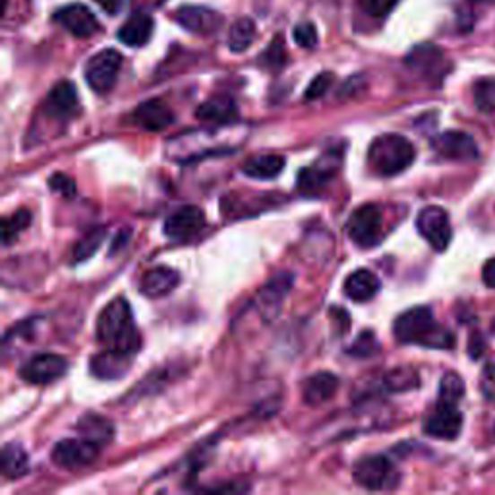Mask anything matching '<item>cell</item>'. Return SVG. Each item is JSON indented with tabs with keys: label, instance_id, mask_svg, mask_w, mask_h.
<instances>
[{
	"label": "cell",
	"instance_id": "42",
	"mask_svg": "<svg viewBox=\"0 0 495 495\" xmlns=\"http://www.w3.org/2000/svg\"><path fill=\"white\" fill-rule=\"evenodd\" d=\"M482 279H484L486 287L495 289V257H491L490 262L484 265V271H482Z\"/></svg>",
	"mask_w": 495,
	"mask_h": 495
},
{
	"label": "cell",
	"instance_id": "35",
	"mask_svg": "<svg viewBox=\"0 0 495 495\" xmlns=\"http://www.w3.org/2000/svg\"><path fill=\"white\" fill-rule=\"evenodd\" d=\"M284 62H287V51H284L282 37L279 35L262 55V65L269 70H281L284 66Z\"/></svg>",
	"mask_w": 495,
	"mask_h": 495
},
{
	"label": "cell",
	"instance_id": "1",
	"mask_svg": "<svg viewBox=\"0 0 495 495\" xmlns=\"http://www.w3.org/2000/svg\"><path fill=\"white\" fill-rule=\"evenodd\" d=\"M97 341L105 344L107 349L124 351L135 354L140 351V333L135 331L132 308L126 299H115L109 302L105 309L97 317V329H95Z\"/></svg>",
	"mask_w": 495,
	"mask_h": 495
},
{
	"label": "cell",
	"instance_id": "2",
	"mask_svg": "<svg viewBox=\"0 0 495 495\" xmlns=\"http://www.w3.org/2000/svg\"><path fill=\"white\" fill-rule=\"evenodd\" d=\"M393 333L399 343L420 344L426 349H453V333L439 326L430 308H412L395 319Z\"/></svg>",
	"mask_w": 495,
	"mask_h": 495
},
{
	"label": "cell",
	"instance_id": "10",
	"mask_svg": "<svg viewBox=\"0 0 495 495\" xmlns=\"http://www.w3.org/2000/svg\"><path fill=\"white\" fill-rule=\"evenodd\" d=\"M204 229L205 215L195 205H184L165 221L167 239L175 242H190L195 237H200Z\"/></svg>",
	"mask_w": 495,
	"mask_h": 495
},
{
	"label": "cell",
	"instance_id": "36",
	"mask_svg": "<svg viewBox=\"0 0 495 495\" xmlns=\"http://www.w3.org/2000/svg\"><path fill=\"white\" fill-rule=\"evenodd\" d=\"M378 351H379V343H378L374 333L364 331V333H360V337H358L356 343L349 349V354L358 356V358H369V356H374Z\"/></svg>",
	"mask_w": 495,
	"mask_h": 495
},
{
	"label": "cell",
	"instance_id": "43",
	"mask_svg": "<svg viewBox=\"0 0 495 495\" xmlns=\"http://www.w3.org/2000/svg\"><path fill=\"white\" fill-rule=\"evenodd\" d=\"M95 3L101 6L107 14H118L120 8L124 6V0H95Z\"/></svg>",
	"mask_w": 495,
	"mask_h": 495
},
{
	"label": "cell",
	"instance_id": "39",
	"mask_svg": "<svg viewBox=\"0 0 495 495\" xmlns=\"http://www.w3.org/2000/svg\"><path fill=\"white\" fill-rule=\"evenodd\" d=\"M48 188L60 194L62 197H68V200L76 195V184H74V180L70 177L60 175V172H56V175L48 178Z\"/></svg>",
	"mask_w": 495,
	"mask_h": 495
},
{
	"label": "cell",
	"instance_id": "38",
	"mask_svg": "<svg viewBox=\"0 0 495 495\" xmlns=\"http://www.w3.org/2000/svg\"><path fill=\"white\" fill-rule=\"evenodd\" d=\"M292 35H294V41L299 43L302 48H314L317 45V30L314 23H309V22L299 23V26L294 28Z\"/></svg>",
	"mask_w": 495,
	"mask_h": 495
},
{
	"label": "cell",
	"instance_id": "9",
	"mask_svg": "<svg viewBox=\"0 0 495 495\" xmlns=\"http://www.w3.org/2000/svg\"><path fill=\"white\" fill-rule=\"evenodd\" d=\"M68 371V360L58 354H35L20 368V378L31 386H48Z\"/></svg>",
	"mask_w": 495,
	"mask_h": 495
},
{
	"label": "cell",
	"instance_id": "24",
	"mask_svg": "<svg viewBox=\"0 0 495 495\" xmlns=\"http://www.w3.org/2000/svg\"><path fill=\"white\" fill-rule=\"evenodd\" d=\"M153 33V20L150 14H143V12H135L124 26L118 30V39L120 43L128 47H142L152 39Z\"/></svg>",
	"mask_w": 495,
	"mask_h": 495
},
{
	"label": "cell",
	"instance_id": "8",
	"mask_svg": "<svg viewBox=\"0 0 495 495\" xmlns=\"http://www.w3.org/2000/svg\"><path fill=\"white\" fill-rule=\"evenodd\" d=\"M416 229L420 234H422V239H426L433 250L438 252H443L453 239L449 215L445 209L438 205L424 207L422 212H420L416 219Z\"/></svg>",
	"mask_w": 495,
	"mask_h": 495
},
{
	"label": "cell",
	"instance_id": "16",
	"mask_svg": "<svg viewBox=\"0 0 495 495\" xmlns=\"http://www.w3.org/2000/svg\"><path fill=\"white\" fill-rule=\"evenodd\" d=\"M337 169H339V155L321 157L314 167L302 169V172L299 175V188L309 195L319 194L331 182V178L335 177Z\"/></svg>",
	"mask_w": 495,
	"mask_h": 495
},
{
	"label": "cell",
	"instance_id": "15",
	"mask_svg": "<svg viewBox=\"0 0 495 495\" xmlns=\"http://www.w3.org/2000/svg\"><path fill=\"white\" fill-rule=\"evenodd\" d=\"M175 20L184 30L197 35H212L221 28L222 23L221 14H217V12L212 8H204V6H182L177 10Z\"/></svg>",
	"mask_w": 495,
	"mask_h": 495
},
{
	"label": "cell",
	"instance_id": "22",
	"mask_svg": "<svg viewBox=\"0 0 495 495\" xmlns=\"http://www.w3.org/2000/svg\"><path fill=\"white\" fill-rule=\"evenodd\" d=\"M195 117L212 124H230L239 118V109L230 97L217 95L200 105V109L195 110Z\"/></svg>",
	"mask_w": 495,
	"mask_h": 495
},
{
	"label": "cell",
	"instance_id": "3",
	"mask_svg": "<svg viewBox=\"0 0 495 495\" xmlns=\"http://www.w3.org/2000/svg\"><path fill=\"white\" fill-rule=\"evenodd\" d=\"M414 145L399 134H383L371 142L368 150V161L381 177L401 175L414 163Z\"/></svg>",
	"mask_w": 495,
	"mask_h": 495
},
{
	"label": "cell",
	"instance_id": "12",
	"mask_svg": "<svg viewBox=\"0 0 495 495\" xmlns=\"http://www.w3.org/2000/svg\"><path fill=\"white\" fill-rule=\"evenodd\" d=\"M463 430V414L456 404L439 403L424 424V431L436 439H456Z\"/></svg>",
	"mask_w": 495,
	"mask_h": 495
},
{
	"label": "cell",
	"instance_id": "27",
	"mask_svg": "<svg viewBox=\"0 0 495 495\" xmlns=\"http://www.w3.org/2000/svg\"><path fill=\"white\" fill-rule=\"evenodd\" d=\"M78 431L83 438L95 441L97 445H105L113 439L115 426L99 414H85L78 422Z\"/></svg>",
	"mask_w": 495,
	"mask_h": 495
},
{
	"label": "cell",
	"instance_id": "34",
	"mask_svg": "<svg viewBox=\"0 0 495 495\" xmlns=\"http://www.w3.org/2000/svg\"><path fill=\"white\" fill-rule=\"evenodd\" d=\"M476 107L486 115H495V80H480L474 85Z\"/></svg>",
	"mask_w": 495,
	"mask_h": 495
},
{
	"label": "cell",
	"instance_id": "17",
	"mask_svg": "<svg viewBox=\"0 0 495 495\" xmlns=\"http://www.w3.org/2000/svg\"><path fill=\"white\" fill-rule=\"evenodd\" d=\"M132 362H134V354L124 352V351L107 349L105 352H99L91 358L90 369H91V374L99 379H120L126 376V371L130 369Z\"/></svg>",
	"mask_w": 495,
	"mask_h": 495
},
{
	"label": "cell",
	"instance_id": "18",
	"mask_svg": "<svg viewBox=\"0 0 495 495\" xmlns=\"http://www.w3.org/2000/svg\"><path fill=\"white\" fill-rule=\"evenodd\" d=\"M134 120L143 130L161 132L175 122V113H172L167 103L159 101V99H150V101L142 103L134 110Z\"/></svg>",
	"mask_w": 495,
	"mask_h": 495
},
{
	"label": "cell",
	"instance_id": "40",
	"mask_svg": "<svg viewBox=\"0 0 495 495\" xmlns=\"http://www.w3.org/2000/svg\"><path fill=\"white\" fill-rule=\"evenodd\" d=\"M397 3L399 0H362V8L369 16L381 18V16H387Z\"/></svg>",
	"mask_w": 495,
	"mask_h": 495
},
{
	"label": "cell",
	"instance_id": "14",
	"mask_svg": "<svg viewBox=\"0 0 495 495\" xmlns=\"http://www.w3.org/2000/svg\"><path fill=\"white\" fill-rule=\"evenodd\" d=\"M55 20L74 37H80V39H88V37L99 31L95 16L83 4H68L60 8L55 14Z\"/></svg>",
	"mask_w": 495,
	"mask_h": 495
},
{
	"label": "cell",
	"instance_id": "25",
	"mask_svg": "<svg viewBox=\"0 0 495 495\" xmlns=\"http://www.w3.org/2000/svg\"><path fill=\"white\" fill-rule=\"evenodd\" d=\"M284 163H287V161H284L282 155H277V153L256 155L244 165V175L256 180H271L281 175Z\"/></svg>",
	"mask_w": 495,
	"mask_h": 495
},
{
	"label": "cell",
	"instance_id": "26",
	"mask_svg": "<svg viewBox=\"0 0 495 495\" xmlns=\"http://www.w3.org/2000/svg\"><path fill=\"white\" fill-rule=\"evenodd\" d=\"M0 468H3V476L8 480H18L30 473L28 453L23 451L22 445H4L3 456H0Z\"/></svg>",
	"mask_w": 495,
	"mask_h": 495
},
{
	"label": "cell",
	"instance_id": "37",
	"mask_svg": "<svg viewBox=\"0 0 495 495\" xmlns=\"http://www.w3.org/2000/svg\"><path fill=\"white\" fill-rule=\"evenodd\" d=\"M333 82H335V74H331V72L317 74V76L312 80V83L308 85L304 97L308 99V101H316V99H321L331 90Z\"/></svg>",
	"mask_w": 495,
	"mask_h": 495
},
{
	"label": "cell",
	"instance_id": "29",
	"mask_svg": "<svg viewBox=\"0 0 495 495\" xmlns=\"http://www.w3.org/2000/svg\"><path fill=\"white\" fill-rule=\"evenodd\" d=\"M383 383L386 387L393 393H403V391H411L420 386V376L418 371L411 366H403V368H395L387 371L386 378H383Z\"/></svg>",
	"mask_w": 495,
	"mask_h": 495
},
{
	"label": "cell",
	"instance_id": "6",
	"mask_svg": "<svg viewBox=\"0 0 495 495\" xmlns=\"http://www.w3.org/2000/svg\"><path fill=\"white\" fill-rule=\"evenodd\" d=\"M99 451H101V445L82 436L80 439L58 441L53 447L51 459L58 468L80 470L93 465L99 456Z\"/></svg>",
	"mask_w": 495,
	"mask_h": 495
},
{
	"label": "cell",
	"instance_id": "11",
	"mask_svg": "<svg viewBox=\"0 0 495 495\" xmlns=\"http://www.w3.org/2000/svg\"><path fill=\"white\" fill-rule=\"evenodd\" d=\"M431 147L438 155L451 161H474L480 155L473 135L456 130L439 134L438 138L431 140Z\"/></svg>",
	"mask_w": 495,
	"mask_h": 495
},
{
	"label": "cell",
	"instance_id": "41",
	"mask_svg": "<svg viewBox=\"0 0 495 495\" xmlns=\"http://www.w3.org/2000/svg\"><path fill=\"white\" fill-rule=\"evenodd\" d=\"M480 391L484 397L495 403V364H488L480 376Z\"/></svg>",
	"mask_w": 495,
	"mask_h": 495
},
{
	"label": "cell",
	"instance_id": "7",
	"mask_svg": "<svg viewBox=\"0 0 495 495\" xmlns=\"http://www.w3.org/2000/svg\"><path fill=\"white\" fill-rule=\"evenodd\" d=\"M120 66V53L113 51V48H107V51L97 53L93 58H90L88 65H85V82H88V85L95 93H109L115 88Z\"/></svg>",
	"mask_w": 495,
	"mask_h": 495
},
{
	"label": "cell",
	"instance_id": "28",
	"mask_svg": "<svg viewBox=\"0 0 495 495\" xmlns=\"http://www.w3.org/2000/svg\"><path fill=\"white\" fill-rule=\"evenodd\" d=\"M256 39V23L250 18H240L229 31V48L232 53H244Z\"/></svg>",
	"mask_w": 495,
	"mask_h": 495
},
{
	"label": "cell",
	"instance_id": "32",
	"mask_svg": "<svg viewBox=\"0 0 495 495\" xmlns=\"http://www.w3.org/2000/svg\"><path fill=\"white\" fill-rule=\"evenodd\" d=\"M31 215L28 209H20L14 215L3 219V244L10 246L14 240H18L20 234L30 227Z\"/></svg>",
	"mask_w": 495,
	"mask_h": 495
},
{
	"label": "cell",
	"instance_id": "30",
	"mask_svg": "<svg viewBox=\"0 0 495 495\" xmlns=\"http://www.w3.org/2000/svg\"><path fill=\"white\" fill-rule=\"evenodd\" d=\"M441 60H443V53L439 51V48H436L433 45H420L411 53V56H408L406 62L414 70L430 74L441 65Z\"/></svg>",
	"mask_w": 495,
	"mask_h": 495
},
{
	"label": "cell",
	"instance_id": "19",
	"mask_svg": "<svg viewBox=\"0 0 495 495\" xmlns=\"http://www.w3.org/2000/svg\"><path fill=\"white\" fill-rule=\"evenodd\" d=\"M180 275L170 267H153L145 271L140 281V291L147 299H163V296L170 294L178 287Z\"/></svg>",
	"mask_w": 495,
	"mask_h": 495
},
{
	"label": "cell",
	"instance_id": "4",
	"mask_svg": "<svg viewBox=\"0 0 495 495\" xmlns=\"http://www.w3.org/2000/svg\"><path fill=\"white\" fill-rule=\"evenodd\" d=\"M354 482L358 486L374 491L393 490L399 484V473L386 456H364L354 466Z\"/></svg>",
	"mask_w": 495,
	"mask_h": 495
},
{
	"label": "cell",
	"instance_id": "13",
	"mask_svg": "<svg viewBox=\"0 0 495 495\" xmlns=\"http://www.w3.org/2000/svg\"><path fill=\"white\" fill-rule=\"evenodd\" d=\"M291 287H292V275L281 274V275L271 279L265 287L259 291L257 299H256V306H257V312L264 316V319L269 321L279 314L282 300L287 299Z\"/></svg>",
	"mask_w": 495,
	"mask_h": 495
},
{
	"label": "cell",
	"instance_id": "31",
	"mask_svg": "<svg viewBox=\"0 0 495 495\" xmlns=\"http://www.w3.org/2000/svg\"><path fill=\"white\" fill-rule=\"evenodd\" d=\"M103 240H105V229L90 230L76 246H74L72 262L82 264V262H85V259H90L99 250V246L103 244Z\"/></svg>",
	"mask_w": 495,
	"mask_h": 495
},
{
	"label": "cell",
	"instance_id": "5",
	"mask_svg": "<svg viewBox=\"0 0 495 495\" xmlns=\"http://www.w3.org/2000/svg\"><path fill=\"white\" fill-rule=\"evenodd\" d=\"M346 232L351 240L360 248H374L383 239V215L378 205H362L346 222Z\"/></svg>",
	"mask_w": 495,
	"mask_h": 495
},
{
	"label": "cell",
	"instance_id": "20",
	"mask_svg": "<svg viewBox=\"0 0 495 495\" xmlns=\"http://www.w3.org/2000/svg\"><path fill=\"white\" fill-rule=\"evenodd\" d=\"M47 115L58 118V120H66L70 118L78 109V93L76 88H74L72 82H58L55 88L51 90L47 97Z\"/></svg>",
	"mask_w": 495,
	"mask_h": 495
},
{
	"label": "cell",
	"instance_id": "23",
	"mask_svg": "<svg viewBox=\"0 0 495 495\" xmlns=\"http://www.w3.org/2000/svg\"><path fill=\"white\" fill-rule=\"evenodd\" d=\"M379 279L368 269H358L344 281V294L354 302H368L379 292Z\"/></svg>",
	"mask_w": 495,
	"mask_h": 495
},
{
	"label": "cell",
	"instance_id": "21",
	"mask_svg": "<svg viewBox=\"0 0 495 495\" xmlns=\"http://www.w3.org/2000/svg\"><path fill=\"white\" fill-rule=\"evenodd\" d=\"M339 389V378L333 376L331 371H317L312 378H308L304 381L302 387V397L304 403L319 406L327 401L335 397V393Z\"/></svg>",
	"mask_w": 495,
	"mask_h": 495
},
{
	"label": "cell",
	"instance_id": "33",
	"mask_svg": "<svg viewBox=\"0 0 495 495\" xmlns=\"http://www.w3.org/2000/svg\"><path fill=\"white\" fill-rule=\"evenodd\" d=\"M465 397V381L461 376L453 374H445L441 383H439V403L445 404H456Z\"/></svg>",
	"mask_w": 495,
	"mask_h": 495
}]
</instances>
